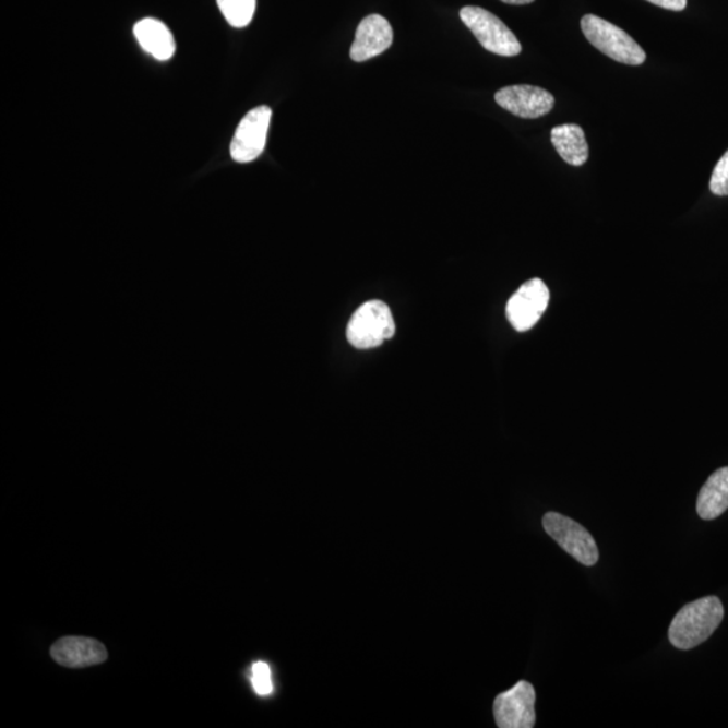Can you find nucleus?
Returning <instances> with one entry per match:
<instances>
[{
  "label": "nucleus",
  "instance_id": "obj_17",
  "mask_svg": "<svg viewBox=\"0 0 728 728\" xmlns=\"http://www.w3.org/2000/svg\"><path fill=\"white\" fill-rule=\"evenodd\" d=\"M709 189L716 196H728V151L715 166L709 180Z\"/></svg>",
  "mask_w": 728,
  "mask_h": 728
},
{
  "label": "nucleus",
  "instance_id": "obj_2",
  "mask_svg": "<svg viewBox=\"0 0 728 728\" xmlns=\"http://www.w3.org/2000/svg\"><path fill=\"white\" fill-rule=\"evenodd\" d=\"M581 25L589 44L611 60L633 67L646 61L645 50L614 23L587 14L583 16Z\"/></svg>",
  "mask_w": 728,
  "mask_h": 728
},
{
  "label": "nucleus",
  "instance_id": "obj_14",
  "mask_svg": "<svg viewBox=\"0 0 728 728\" xmlns=\"http://www.w3.org/2000/svg\"><path fill=\"white\" fill-rule=\"evenodd\" d=\"M550 140L556 152L566 164L582 166L587 163L589 148L581 126L573 123L558 126L550 131Z\"/></svg>",
  "mask_w": 728,
  "mask_h": 728
},
{
  "label": "nucleus",
  "instance_id": "obj_10",
  "mask_svg": "<svg viewBox=\"0 0 728 728\" xmlns=\"http://www.w3.org/2000/svg\"><path fill=\"white\" fill-rule=\"evenodd\" d=\"M393 27L382 15L372 14L359 23L349 56L355 62H365L385 53L393 44Z\"/></svg>",
  "mask_w": 728,
  "mask_h": 728
},
{
  "label": "nucleus",
  "instance_id": "obj_5",
  "mask_svg": "<svg viewBox=\"0 0 728 728\" xmlns=\"http://www.w3.org/2000/svg\"><path fill=\"white\" fill-rule=\"evenodd\" d=\"M542 525L548 535L578 563L586 566L598 563L599 549L586 527L559 513L544 515Z\"/></svg>",
  "mask_w": 728,
  "mask_h": 728
},
{
  "label": "nucleus",
  "instance_id": "obj_12",
  "mask_svg": "<svg viewBox=\"0 0 728 728\" xmlns=\"http://www.w3.org/2000/svg\"><path fill=\"white\" fill-rule=\"evenodd\" d=\"M134 34L142 49L159 61L170 60L176 51L174 34L165 23L145 19L136 23Z\"/></svg>",
  "mask_w": 728,
  "mask_h": 728
},
{
  "label": "nucleus",
  "instance_id": "obj_7",
  "mask_svg": "<svg viewBox=\"0 0 728 728\" xmlns=\"http://www.w3.org/2000/svg\"><path fill=\"white\" fill-rule=\"evenodd\" d=\"M549 300V289L542 279L527 281L510 297L506 306L510 324L518 332L532 330L547 311Z\"/></svg>",
  "mask_w": 728,
  "mask_h": 728
},
{
  "label": "nucleus",
  "instance_id": "obj_6",
  "mask_svg": "<svg viewBox=\"0 0 728 728\" xmlns=\"http://www.w3.org/2000/svg\"><path fill=\"white\" fill-rule=\"evenodd\" d=\"M272 114L271 107L260 106L240 120L231 147H229L234 160L239 164H249L261 156L266 147Z\"/></svg>",
  "mask_w": 728,
  "mask_h": 728
},
{
  "label": "nucleus",
  "instance_id": "obj_18",
  "mask_svg": "<svg viewBox=\"0 0 728 728\" xmlns=\"http://www.w3.org/2000/svg\"><path fill=\"white\" fill-rule=\"evenodd\" d=\"M646 2L670 11H683L687 8V0H646Z\"/></svg>",
  "mask_w": 728,
  "mask_h": 728
},
{
  "label": "nucleus",
  "instance_id": "obj_19",
  "mask_svg": "<svg viewBox=\"0 0 728 728\" xmlns=\"http://www.w3.org/2000/svg\"><path fill=\"white\" fill-rule=\"evenodd\" d=\"M501 2L506 3V4L521 5V4L533 3V2H535V0H501Z\"/></svg>",
  "mask_w": 728,
  "mask_h": 728
},
{
  "label": "nucleus",
  "instance_id": "obj_16",
  "mask_svg": "<svg viewBox=\"0 0 728 728\" xmlns=\"http://www.w3.org/2000/svg\"><path fill=\"white\" fill-rule=\"evenodd\" d=\"M251 683L256 695L268 696L274 690L272 670L268 664L258 661L251 668Z\"/></svg>",
  "mask_w": 728,
  "mask_h": 728
},
{
  "label": "nucleus",
  "instance_id": "obj_3",
  "mask_svg": "<svg viewBox=\"0 0 728 728\" xmlns=\"http://www.w3.org/2000/svg\"><path fill=\"white\" fill-rule=\"evenodd\" d=\"M395 334V323L387 303L372 300L354 313L347 326V339L358 349L380 347Z\"/></svg>",
  "mask_w": 728,
  "mask_h": 728
},
{
  "label": "nucleus",
  "instance_id": "obj_1",
  "mask_svg": "<svg viewBox=\"0 0 728 728\" xmlns=\"http://www.w3.org/2000/svg\"><path fill=\"white\" fill-rule=\"evenodd\" d=\"M725 618V607L718 596L691 601L675 616L669 628V641L680 651H690L702 645Z\"/></svg>",
  "mask_w": 728,
  "mask_h": 728
},
{
  "label": "nucleus",
  "instance_id": "obj_11",
  "mask_svg": "<svg viewBox=\"0 0 728 728\" xmlns=\"http://www.w3.org/2000/svg\"><path fill=\"white\" fill-rule=\"evenodd\" d=\"M51 658L67 668H87L107 660L106 646L87 637H64L50 649Z\"/></svg>",
  "mask_w": 728,
  "mask_h": 728
},
{
  "label": "nucleus",
  "instance_id": "obj_8",
  "mask_svg": "<svg viewBox=\"0 0 728 728\" xmlns=\"http://www.w3.org/2000/svg\"><path fill=\"white\" fill-rule=\"evenodd\" d=\"M536 691L527 681L496 697L494 718L500 728H532L536 725Z\"/></svg>",
  "mask_w": 728,
  "mask_h": 728
},
{
  "label": "nucleus",
  "instance_id": "obj_4",
  "mask_svg": "<svg viewBox=\"0 0 728 728\" xmlns=\"http://www.w3.org/2000/svg\"><path fill=\"white\" fill-rule=\"evenodd\" d=\"M461 19L477 37L479 44L491 53L514 57L523 50L514 33L490 11L477 5H467L461 10Z\"/></svg>",
  "mask_w": 728,
  "mask_h": 728
},
{
  "label": "nucleus",
  "instance_id": "obj_13",
  "mask_svg": "<svg viewBox=\"0 0 728 728\" xmlns=\"http://www.w3.org/2000/svg\"><path fill=\"white\" fill-rule=\"evenodd\" d=\"M728 509V467L716 469L699 492L696 510L704 521L719 518Z\"/></svg>",
  "mask_w": 728,
  "mask_h": 728
},
{
  "label": "nucleus",
  "instance_id": "obj_15",
  "mask_svg": "<svg viewBox=\"0 0 728 728\" xmlns=\"http://www.w3.org/2000/svg\"><path fill=\"white\" fill-rule=\"evenodd\" d=\"M217 5L232 27L249 26L254 19L256 0H216Z\"/></svg>",
  "mask_w": 728,
  "mask_h": 728
},
{
  "label": "nucleus",
  "instance_id": "obj_9",
  "mask_svg": "<svg viewBox=\"0 0 728 728\" xmlns=\"http://www.w3.org/2000/svg\"><path fill=\"white\" fill-rule=\"evenodd\" d=\"M496 102L515 117L537 119L549 114L554 107L550 92L533 85H512L496 94Z\"/></svg>",
  "mask_w": 728,
  "mask_h": 728
}]
</instances>
